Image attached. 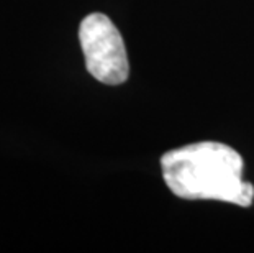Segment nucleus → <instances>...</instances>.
Masks as SVG:
<instances>
[{"label":"nucleus","instance_id":"obj_1","mask_svg":"<svg viewBox=\"0 0 254 253\" xmlns=\"http://www.w3.org/2000/svg\"><path fill=\"white\" fill-rule=\"evenodd\" d=\"M245 161L235 148L218 142H198L161 156L167 187L177 197L231 202L250 207L254 186L243 179Z\"/></svg>","mask_w":254,"mask_h":253},{"label":"nucleus","instance_id":"obj_2","mask_svg":"<svg viewBox=\"0 0 254 253\" xmlns=\"http://www.w3.org/2000/svg\"><path fill=\"white\" fill-rule=\"evenodd\" d=\"M79 41L90 76L109 85L123 84L128 79L125 43L107 15L90 13L80 21Z\"/></svg>","mask_w":254,"mask_h":253}]
</instances>
